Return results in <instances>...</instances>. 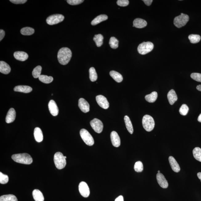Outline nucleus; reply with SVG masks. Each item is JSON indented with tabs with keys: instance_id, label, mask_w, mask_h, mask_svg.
Masks as SVG:
<instances>
[{
	"instance_id": "f257e3e1",
	"label": "nucleus",
	"mask_w": 201,
	"mask_h": 201,
	"mask_svg": "<svg viewBox=\"0 0 201 201\" xmlns=\"http://www.w3.org/2000/svg\"><path fill=\"white\" fill-rule=\"evenodd\" d=\"M72 56L70 50L67 47L61 48L58 51V62L62 65H66L70 61Z\"/></svg>"
},
{
	"instance_id": "f03ea898",
	"label": "nucleus",
	"mask_w": 201,
	"mask_h": 201,
	"mask_svg": "<svg viewBox=\"0 0 201 201\" xmlns=\"http://www.w3.org/2000/svg\"><path fill=\"white\" fill-rule=\"evenodd\" d=\"M12 158L16 162L24 164H31L33 161L31 156L26 153L14 154Z\"/></svg>"
},
{
	"instance_id": "7ed1b4c3",
	"label": "nucleus",
	"mask_w": 201,
	"mask_h": 201,
	"mask_svg": "<svg viewBox=\"0 0 201 201\" xmlns=\"http://www.w3.org/2000/svg\"><path fill=\"white\" fill-rule=\"evenodd\" d=\"M54 161L55 166L58 169L61 170L65 168L66 164V160L61 152H56L54 154Z\"/></svg>"
},
{
	"instance_id": "20e7f679",
	"label": "nucleus",
	"mask_w": 201,
	"mask_h": 201,
	"mask_svg": "<svg viewBox=\"0 0 201 201\" xmlns=\"http://www.w3.org/2000/svg\"><path fill=\"white\" fill-rule=\"evenodd\" d=\"M142 125L144 129L147 131H152L155 125L154 119L148 115H144L142 119Z\"/></svg>"
},
{
	"instance_id": "39448f33",
	"label": "nucleus",
	"mask_w": 201,
	"mask_h": 201,
	"mask_svg": "<svg viewBox=\"0 0 201 201\" xmlns=\"http://www.w3.org/2000/svg\"><path fill=\"white\" fill-rule=\"evenodd\" d=\"M189 20V16L186 14L181 13L180 15L175 18L174 24L176 27L180 28L185 26Z\"/></svg>"
},
{
	"instance_id": "423d86ee",
	"label": "nucleus",
	"mask_w": 201,
	"mask_h": 201,
	"mask_svg": "<svg viewBox=\"0 0 201 201\" xmlns=\"http://www.w3.org/2000/svg\"><path fill=\"white\" fill-rule=\"evenodd\" d=\"M154 44L151 42H144L139 44L138 48L139 53L142 55L147 54L153 49Z\"/></svg>"
},
{
	"instance_id": "0eeeda50",
	"label": "nucleus",
	"mask_w": 201,
	"mask_h": 201,
	"mask_svg": "<svg viewBox=\"0 0 201 201\" xmlns=\"http://www.w3.org/2000/svg\"><path fill=\"white\" fill-rule=\"evenodd\" d=\"M80 136L87 145L91 146L94 143V139L91 135L86 130L82 129L80 131Z\"/></svg>"
},
{
	"instance_id": "6e6552de",
	"label": "nucleus",
	"mask_w": 201,
	"mask_h": 201,
	"mask_svg": "<svg viewBox=\"0 0 201 201\" xmlns=\"http://www.w3.org/2000/svg\"><path fill=\"white\" fill-rule=\"evenodd\" d=\"M65 17L61 14H56L50 16L46 19V22L49 25H54L62 22Z\"/></svg>"
},
{
	"instance_id": "1a4fd4ad",
	"label": "nucleus",
	"mask_w": 201,
	"mask_h": 201,
	"mask_svg": "<svg viewBox=\"0 0 201 201\" xmlns=\"http://www.w3.org/2000/svg\"><path fill=\"white\" fill-rule=\"evenodd\" d=\"M90 125L96 133L102 132L103 129V124L101 120L97 119H94L90 122Z\"/></svg>"
},
{
	"instance_id": "9d476101",
	"label": "nucleus",
	"mask_w": 201,
	"mask_h": 201,
	"mask_svg": "<svg viewBox=\"0 0 201 201\" xmlns=\"http://www.w3.org/2000/svg\"><path fill=\"white\" fill-rule=\"evenodd\" d=\"M79 190L82 196L84 197H88L89 196L90 188L86 183L84 181L80 183L79 186Z\"/></svg>"
},
{
	"instance_id": "9b49d317",
	"label": "nucleus",
	"mask_w": 201,
	"mask_h": 201,
	"mask_svg": "<svg viewBox=\"0 0 201 201\" xmlns=\"http://www.w3.org/2000/svg\"><path fill=\"white\" fill-rule=\"evenodd\" d=\"M96 101L101 108L104 109H107L109 107V103L107 99L102 95H98L96 97Z\"/></svg>"
},
{
	"instance_id": "f8f14e48",
	"label": "nucleus",
	"mask_w": 201,
	"mask_h": 201,
	"mask_svg": "<svg viewBox=\"0 0 201 201\" xmlns=\"http://www.w3.org/2000/svg\"><path fill=\"white\" fill-rule=\"evenodd\" d=\"M78 106L81 111L83 113H86L90 111V105L84 98L79 99L78 102Z\"/></svg>"
},
{
	"instance_id": "ddd939ff",
	"label": "nucleus",
	"mask_w": 201,
	"mask_h": 201,
	"mask_svg": "<svg viewBox=\"0 0 201 201\" xmlns=\"http://www.w3.org/2000/svg\"><path fill=\"white\" fill-rule=\"evenodd\" d=\"M48 107L51 114L54 116H56L58 115V108L56 102L53 100H51L49 101Z\"/></svg>"
},
{
	"instance_id": "4468645a",
	"label": "nucleus",
	"mask_w": 201,
	"mask_h": 201,
	"mask_svg": "<svg viewBox=\"0 0 201 201\" xmlns=\"http://www.w3.org/2000/svg\"><path fill=\"white\" fill-rule=\"evenodd\" d=\"M156 179L158 184L162 188H166L168 187V181L162 174L158 173L156 175Z\"/></svg>"
},
{
	"instance_id": "2eb2a0df",
	"label": "nucleus",
	"mask_w": 201,
	"mask_h": 201,
	"mask_svg": "<svg viewBox=\"0 0 201 201\" xmlns=\"http://www.w3.org/2000/svg\"><path fill=\"white\" fill-rule=\"evenodd\" d=\"M112 145L114 147H118L121 143L120 137L116 131H113L110 135Z\"/></svg>"
},
{
	"instance_id": "dca6fc26",
	"label": "nucleus",
	"mask_w": 201,
	"mask_h": 201,
	"mask_svg": "<svg viewBox=\"0 0 201 201\" xmlns=\"http://www.w3.org/2000/svg\"><path fill=\"white\" fill-rule=\"evenodd\" d=\"M16 113L15 110L13 108H11L9 110L7 113L5 121L7 123H10L15 120Z\"/></svg>"
},
{
	"instance_id": "f3484780",
	"label": "nucleus",
	"mask_w": 201,
	"mask_h": 201,
	"mask_svg": "<svg viewBox=\"0 0 201 201\" xmlns=\"http://www.w3.org/2000/svg\"><path fill=\"white\" fill-rule=\"evenodd\" d=\"M14 56L16 59L20 61H25L28 58L27 53L24 51H16L14 53Z\"/></svg>"
},
{
	"instance_id": "a211bd4d",
	"label": "nucleus",
	"mask_w": 201,
	"mask_h": 201,
	"mask_svg": "<svg viewBox=\"0 0 201 201\" xmlns=\"http://www.w3.org/2000/svg\"><path fill=\"white\" fill-rule=\"evenodd\" d=\"M169 161L172 169L175 172H179L180 171V167H179V163L176 161L175 158L172 156H170L169 157Z\"/></svg>"
},
{
	"instance_id": "6ab92c4d",
	"label": "nucleus",
	"mask_w": 201,
	"mask_h": 201,
	"mask_svg": "<svg viewBox=\"0 0 201 201\" xmlns=\"http://www.w3.org/2000/svg\"><path fill=\"white\" fill-rule=\"evenodd\" d=\"M33 90L31 87L26 86V85H19L16 86L14 88V90L16 92H23L25 93H28L31 92Z\"/></svg>"
},
{
	"instance_id": "aec40b11",
	"label": "nucleus",
	"mask_w": 201,
	"mask_h": 201,
	"mask_svg": "<svg viewBox=\"0 0 201 201\" xmlns=\"http://www.w3.org/2000/svg\"><path fill=\"white\" fill-rule=\"evenodd\" d=\"M11 71L10 65L6 62L1 61L0 62V72L4 74H8Z\"/></svg>"
},
{
	"instance_id": "412c9836",
	"label": "nucleus",
	"mask_w": 201,
	"mask_h": 201,
	"mask_svg": "<svg viewBox=\"0 0 201 201\" xmlns=\"http://www.w3.org/2000/svg\"><path fill=\"white\" fill-rule=\"evenodd\" d=\"M133 27L138 28H142L146 27L147 25L146 21L141 18L135 19L133 22Z\"/></svg>"
},
{
	"instance_id": "4be33fe9",
	"label": "nucleus",
	"mask_w": 201,
	"mask_h": 201,
	"mask_svg": "<svg viewBox=\"0 0 201 201\" xmlns=\"http://www.w3.org/2000/svg\"><path fill=\"white\" fill-rule=\"evenodd\" d=\"M169 102L171 105H173L176 101L177 100L178 97L176 92L174 90H171L168 92L167 95Z\"/></svg>"
},
{
	"instance_id": "5701e85b",
	"label": "nucleus",
	"mask_w": 201,
	"mask_h": 201,
	"mask_svg": "<svg viewBox=\"0 0 201 201\" xmlns=\"http://www.w3.org/2000/svg\"><path fill=\"white\" fill-rule=\"evenodd\" d=\"M34 134L35 139L37 142H40L42 141L43 139V134L40 128L37 127L35 128Z\"/></svg>"
},
{
	"instance_id": "b1692460",
	"label": "nucleus",
	"mask_w": 201,
	"mask_h": 201,
	"mask_svg": "<svg viewBox=\"0 0 201 201\" xmlns=\"http://www.w3.org/2000/svg\"><path fill=\"white\" fill-rule=\"evenodd\" d=\"M32 195L35 201H44L43 195L40 190L37 189L34 190Z\"/></svg>"
},
{
	"instance_id": "393cba45",
	"label": "nucleus",
	"mask_w": 201,
	"mask_h": 201,
	"mask_svg": "<svg viewBox=\"0 0 201 201\" xmlns=\"http://www.w3.org/2000/svg\"><path fill=\"white\" fill-rule=\"evenodd\" d=\"M108 18V16L106 15H99L92 21L91 24L92 26H95L103 21L107 20Z\"/></svg>"
},
{
	"instance_id": "a878e982",
	"label": "nucleus",
	"mask_w": 201,
	"mask_h": 201,
	"mask_svg": "<svg viewBox=\"0 0 201 201\" xmlns=\"http://www.w3.org/2000/svg\"><path fill=\"white\" fill-rule=\"evenodd\" d=\"M110 76L117 82H122L123 80V78L122 74L114 70L110 71Z\"/></svg>"
},
{
	"instance_id": "bb28decb",
	"label": "nucleus",
	"mask_w": 201,
	"mask_h": 201,
	"mask_svg": "<svg viewBox=\"0 0 201 201\" xmlns=\"http://www.w3.org/2000/svg\"><path fill=\"white\" fill-rule=\"evenodd\" d=\"M124 120L128 131L131 134H132L133 133V128L130 119L127 115H126L124 117Z\"/></svg>"
},
{
	"instance_id": "cd10ccee",
	"label": "nucleus",
	"mask_w": 201,
	"mask_h": 201,
	"mask_svg": "<svg viewBox=\"0 0 201 201\" xmlns=\"http://www.w3.org/2000/svg\"><path fill=\"white\" fill-rule=\"evenodd\" d=\"M157 92L154 91L150 94L147 95L145 97V99L147 102L153 103L155 102L158 98Z\"/></svg>"
},
{
	"instance_id": "c85d7f7f",
	"label": "nucleus",
	"mask_w": 201,
	"mask_h": 201,
	"mask_svg": "<svg viewBox=\"0 0 201 201\" xmlns=\"http://www.w3.org/2000/svg\"><path fill=\"white\" fill-rule=\"evenodd\" d=\"M0 201H18V200L15 195H8L1 196Z\"/></svg>"
},
{
	"instance_id": "c756f323",
	"label": "nucleus",
	"mask_w": 201,
	"mask_h": 201,
	"mask_svg": "<svg viewBox=\"0 0 201 201\" xmlns=\"http://www.w3.org/2000/svg\"><path fill=\"white\" fill-rule=\"evenodd\" d=\"M21 34L24 35H30L34 33L35 30L33 28L26 27L22 28L21 30Z\"/></svg>"
},
{
	"instance_id": "7c9ffc66",
	"label": "nucleus",
	"mask_w": 201,
	"mask_h": 201,
	"mask_svg": "<svg viewBox=\"0 0 201 201\" xmlns=\"http://www.w3.org/2000/svg\"><path fill=\"white\" fill-rule=\"evenodd\" d=\"M93 39L97 47H100L103 45L104 37L101 34L95 35L94 36Z\"/></svg>"
},
{
	"instance_id": "2f4dec72",
	"label": "nucleus",
	"mask_w": 201,
	"mask_h": 201,
	"mask_svg": "<svg viewBox=\"0 0 201 201\" xmlns=\"http://www.w3.org/2000/svg\"><path fill=\"white\" fill-rule=\"evenodd\" d=\"M193 153L195 159L201 162V149L199 147H195L193 149Z\"/></svg>"
},
{
	"instance_id": "473e14b6",
	"label": "nucleus",
	"mask_w": 201,
	"mask_h": 201,
	"mask_svg": "<svg viewBox=\"0 0 201 201\" xmlns=\"http://www.w3.org/2000/svg\"><path fill=\"white\" fill-rule=\"evenodd\" d=\"M38 78L41 82L45 83H50L53 80V78L52 76L45 75H41Z\"/></svg>"
},
{
	"instance_id": "72a5a7b5",
	"label": "nucleus",
	"mask_w": 201,
	"mask_h": 201,
	"mask_svg": "<svg viewBox=\"0 0 201 201\" xmlns=\"http://www.w3.org/2000/svg\"><path fill=\"white\" fill-rule=\"evenodd\" d=\"M90 78L92 82L97 81L98 76L95 69L94 67H91L89 70Z\"/></svg>"
},
{
	"instance_id": "f704fd0d",
	"label": "nucleus",
	"mask_w": 201,
	"mask_h": 201,
	"mask_svg": "<svg viewBox=\"0 0 201 201\" xmlns=\"http://www.w3.org/2000/svg\"><path fill=\"white\" fill-rule=\"evenodd\" d=\"M188 39L191 43H198L200 41L201 37L200 35L197 34H191L188 36Z\"/></svg>"
},
{
	"instance_id": "c9c22d12",
	"label": "nucleus",
	"mask_w": 201,
	"mask_h": 201,
	"mask_svg": "<svg viewBox=\"0 0 201 201\" xmlns=\"http://www.w3.org/2000/svg\"><path fill=\"white\" fill-rule=\"evenodd\" d=\"M109 44L112 49H116L118 47L119 41L115 37H111L110 38Z\"/></svg>"
},
{
	"instance_id": "e433bc0d",
	"label": "nucleus",
	"mask_w": 201,
	"mask_h": 201,
	"mask_svg": "<svg viewBox=\"0 0 201 201\" xmlns=\"http://www.w3.org/2000/svg\"><path fill=\"white\" fill-rule=\"evenodd\" d=\"M42 70V67L40 66H38L34 69L32 72L33 77L35 78H39L41 75Z\"/></svg>"
},
{
	"instance_id": "4c0bfd02",
	"label": "nucleus",
	"mask_w": 201,
	"mask_h": 201,
	"mask_svg": "<svg viewBox=\"0 0 201 201\" xmlns=\"http://www.w3.org/2000/svg\"><path fill=\"white\" fill-rule=\"evenodd\" d=\"M135 171L138 172H141L143 170V163L141 161H139L135 163L134 166Z\"/></svg>"
},
{
	"instance_id": "58836bf2",
	"label": "nucleus",
	"mask_w": 201,
	"mask_h": 201,
	"mask_svg": "<svg viewBox=\"0 0 201 201\" xmlns=\"http://www.w3.org/2000/svg\"><path fill=\"white\" fill-rule=\"evenodd\" d=\"M189 111V108L186 104H183L179 110V112L181 115H186Z\"/></svg>"
},
{
	"instance_id": "ea45409f",
	"label": "nucleus",
	"mask_w": 201,
	"mask_h": 201,
	"mask_svg": "<svg viewBox=\"0 0 201 201\" xmlns=\"http://www.w3.org/2000/svg\"><path fill=\"white\" fill-rule=\"evenodd\" d=\"M9 181L8 176L0 172V183L1 184H6Z\"/></svg>"
},
{
	"instance_id": "a19ab883",
	"label": "nucleus",
	"mask_w": 201,
	"mask_h": 201,
	"mask_svg": "<svg viewBox=\"0 0 201 201\" xmlns=\"http://www.w3.org/2000/svg\"><path fill=\"white\" fill-rule=\"evenodd\" d=\"M191 77L195 81L201 82V74L193 73L191 74Z\"/></svg>"
},
{
	"instance_id": "79ce46f5",
	"label": "nucleus",
	"mask_w": 201,
	"mask_h": 201,
	"mask_svg": "<svg viewBox=\"0 0 201 201\" xmlns=\"http://www.w3.org/2000/svg\"><path fill=\"white\" fill-rule=\"evenodd\" d=\"M67 3L69 5H76L81 4L84 1L83 0H67Z\"/></svg>"
},
{
	"instance_id": "37998d69",
	"label": "nucleus",
	"mask_w": 201,
	"mask_h": 201,
	"mask_svg": "<svg viewBox=\"0 0 201 201\" xmlns=\"http://www.w3.org/2000/svg\"><path fill=\"white\" fill-rule=\"evenodd\" d=\"M129 1L128 0H118L117 2V5L120 6H126L129 4Z\"/></svg>"
},
{
	"instance_id": "c03bdc74",
	"label": "nucleus",
	"mask_w": 201,
	"mask_h": 201,
	"mask_svg": "<svg viewBox=\"0 0 201 201\" xmlns=\"http://www.w3.org/2000/svg\"><path fill=\"white\" fill-rule=\"evenodd\" d=\"M26 0H10V1L15 4H24L27 2Z\"/></svg>"
},
{
	"instance_id": "a18cd8bd",
	"label": "nucleus",
	"mask_w": 201,
	"mask_h": 201,
	"mask_svg": "<svg viewBox=\"0 0 201 201\" xmlns=\"http://www.w3.org/2000/svg\"><path fill=\"white\" fill-rule=\"evenodd\" d=\"M5 35V32L4 30L1 29L0 30V41H1L4 38Z\"/></svg>"
},
{
	"instance_id": "49530a36",
	"label": "nucleus",
	"mask_w": 201,
	"mask_h": 201,
	"mask_svg": "<svg viewBox=\"0 0 201 201\" xmlns=\"http://www.w3.org/2000/svg\"><path fill=\"white\" fill-rule=\"evenodd\" d=\"M143 1L147 6H150L152 2V0H143Z\"/></svg>"
},
{
	"instance_id": "de8ad7c7",
	"label": "nucleus",
	"mask_w": 201,
	"mask_h": 201,
	"mask_svg": "<svg viewBox=\"0 0 201 201\" xmlns=\"http://www.w3.org/2000/svg\"><path fill=\"white\" fill-rule=\"evenodd\" d=\"M115 201H124V198L122 195H120L115 199Z\"/></svg>"
},
{
	"instance_id": "09e8293b",
	"label": "nucleus",
	"mask_w": 201,
	"mask_h": 201,
	"mask_svg": "<svg viewBox=\"0 0 201 201\" xmlns=\"http://www.w3.org/2000/svg\"><path fill=\"white\" fill-rule=\"evenodd\" d=\"M197 177H198V178L200 179L201 181V172H198V173L197 174Z\"/></svg>"
},
{
	"instance_id": "8fccbe9b",
	"label": "nucleus",
	"mask_w": 201,
	"mask_h": 201,
	"mask_svg": "<svg viewBox=\"0 0 201 201\" xmlns=\"http://www.w3.org/2000/svg\"><path fill=\"white\" fill-rule=\"evenodd\" d=\"M196 88L199 91H201V85H198L197 86Z\"/></svg>"
},
{
	"instance_id": "3c124183",
	"label": "nucleus",
	"mask_w": 201,
	"mask_h": 201,
	"mask_svg": "<svg viewBox=\"0 0 201 201\" xmlns=\"http://www.w3.org/2000/svg\"><path fill=\"white\" fill-rule=\"evenodd\" d=\"M198 121L199 122L201 123V113L199 115L198 118Z\"/></svg>"
},
{
	"instance_id": "603ef678",
	"label": "nucleus",
	"mask_w": 201,
	"mask_h": 201,
	"mask_svg": "<svg viewBox=\"0 0 201 201\" xmlns=\"http://www.w3.org/2000/svg\"><path fill=\"white\" fill-rule=\"evenodd\" d=\"M158 173H160V171H158Z\"/></svg>"
},
{
	"instance_id": "864d4df0",
	"label": "nucleus",
	"mask_w": 201,
	"mask_h": 201,
	"mask_svg": "<svg viewBox=\"0 0 201 201\" xmlns=\"http://www.w3.org/2000/svg\"><path fill=\"white\" fill-rule=\"evenodd\" d=\"M65 159H66V156H65Z\"/></svg>"
}]
</instances>
